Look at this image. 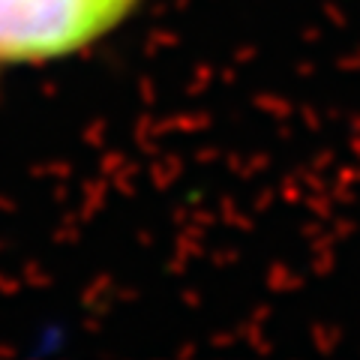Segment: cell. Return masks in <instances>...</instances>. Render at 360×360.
<instances>
[{
    "label": "cell",
    "mask_w": 360,
    "mask_h": 360,
    "mask_svg": "<svg viewBox=\"0 0 360 360\" xmlns=\"http://www.w3.org/2000/svg\"><path fill=\"white\" fill-rule=\"evenodd\" d=\"M141 0H0V63L75 54L120 27Z\"/></svg>",
    "instance_id": "obj_1"
}]
</instances>
